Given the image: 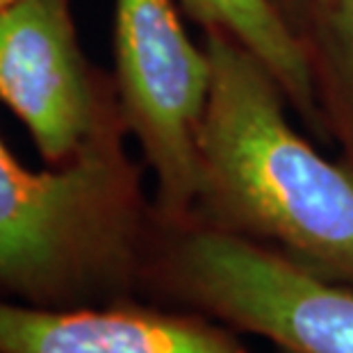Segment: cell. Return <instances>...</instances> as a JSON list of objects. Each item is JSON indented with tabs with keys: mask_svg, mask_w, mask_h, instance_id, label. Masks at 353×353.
Returning a JSON list of instances; mask_svg holds the SVG:
<instances>
[{
	"mask_svg": "<svg viewBox=\"0 0 353 353\" xmlns=\"http://www.w3.org/2000/svg\"><path fill=\"white\" fill-rule=\"evenodd\" d=\"M112 46L128 134L155 178V214L183 219L199 192V132L212 57L187 37L176 0H114Z\"/></svg>",
	"mask_w": 353,
	"mask_h": 353,
	"instance_id": "obj_4",
	"label": "cell"
},
{
	"mask_svg": "<svg viewBox=\"0 0 353 353\" xmlns=\"http://www.w3.org/2000/svg\"><path fill=\"white\" fill-rule=\"evenodd\" d=\"M276 5V10L283 14V19L288 21L290 28L296 32L299 23H301V19L305 17V12L310 10V5L314 0H272Z\"/></svg>",
	"mask_w": 353,
	"mask_h": 353,
	"instance_id": "obj_9",
	"label": "cell"
},
{
	"mask_svg": "<svg viewBox=\"0 0 353 353\" xmlns=\"http://www.w3.org/2000/svg\"><path fill=\"white\" fill-rule=\"evenodd\" d=\"M139 299L208 314L274 353H353L351 285L192 216L153 214Z\"/></svg>",
	"mask_w": 353,
	"mask_h": 353,
	"instance_id": "obj_3",
	"label": "cell"
},
{
	"mask_svg": "<svg viewBox=\"0 0 353 353\" xmlns=\"http://www.w3.org/2000/svg\"><path fill=\"white\" fill-rule=\"evenodd\" d=\"M326 134L353 171V0H314L296 28Z\"/></svg>",
	"mask_w": 353,
	"mask_h": 353,
	"instance_id": "obj_8",
	"label": "cell"
},
{
	"mask_svg": "<svg viewBox=\"0 0 353 353\" xmlns=\"http://www.w3.org/2000/svg\"><path fill=\"white\" fill-rule=\"evenodd\" d=\"M12 0H0V7H5V5H10Z\"/></svg>",
	"mask_w": 353,
	"mask_h": 353,
	"instance_id": "obj_10",
	"label": "cell"
},
{
	"mask_svg": "<svg viewBox=\"0 0 353 353\" xmlns=\"http://www.w3.org/2000/svg\"><path fill=\"white\" fill-rule=\"evenodd\" d=\"M125 137L114 123L41 171L0 139V299L43 310L139 299L155 210Z\"/></svg>",
	"mask_w": 353,
	"mask_h": 353,
	"instance_id": "obj_2",
	"label": "cell"
},
{
	"mask_svg": "<svg viewBox=\"0 0 353 353\" xmlns=\"http://www.w3.org/2000/svg\"><path fill=\"white\" fill-rule=\"evenodd\" d=\"M212 85L199 132V192L187 216L353 288V171L288 119L265 64L205 32Z\"/></svg>",
	"mask_w": 353,
	"mask_h": 353,
	"instance_id": "obj_1",
	"label": "cell"
},
{
	"mask_svg": "<svg viewBox=\"0 0 353 353\" xmlns=\"http://www.w3.org/2000/svg\"><path fill=\"white\" fill-rule=\"evenodd\" d=\"M203 32H221L265 64L312 137L328 141L301 39L272 0H176Z\"/></svg>",
	"mask_w": 353,
	"mask_h": 353,
	"instance_id": "obj_7",
	"label": "cell"
},
{
	"mask_svg": "<svg viewBox=\"0 0 353 353\" xmlns=\"http://www.w3.org/2000/svg\"><path fill=\"white\" fill-rule=\"evenodd\" d=\"M251 337L146 299L43 310L0 299V353H258Z\"/></svg>",
	"mask_w": 353,
	"mask_h": 353,
	"instance_id": "obj_6",
	"label": "cell"
},
{
	"mask_svg": "<svg viewBox=\"0 0 353 353\" xmlns=\"http://www.w3.org/2000/svg\"><path fill=\"white\" fill-rule=\"evenodd\" d=\"M0 103L28 128L46 167L69 164L123 121L112 71L94 66L80 46L71 0L0 7Z\"/></svg>",
	"mask_w": 353,
	"mask_h": 353,
	"instance_id": "obj_5",
	"label": "cell"
},
{
	"mask_svg": "<svg viewBox=\"0 0 353 353\" xmlns=\"http://www.w3.org/2000/svg\"><path fill=\"white\" fill-rule=\"evenodd\" d=\"M272 353H274V351H272Z\"/></svg>",
	"mask_w": 353,
	"mask_h": 353,
	"instance_id": "obj_11",
	"label": "cell"
}]
</instances>
